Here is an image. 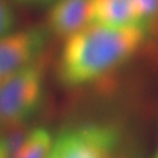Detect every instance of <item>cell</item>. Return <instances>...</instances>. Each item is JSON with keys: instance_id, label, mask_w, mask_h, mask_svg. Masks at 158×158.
Here are the masks:
<instances>
[{"instance_id": "6da1fadb", "label": "cell", "mask_w": 158, "mask_h": 158, "mask_svg": "<svg viewBox=\"0 0 158 158\" xmlns=\"http://www.w3.org/2000/svg\"><path fill=\"white\" fill-rule=\"evenodd\" d=\"M142 28L90 23L64 40L57 77L66 87H81L110 75L136 54L145 40Z\"/></svg>"}, {"instance_id": "7a4b0ae2", "label": "cell", "mask_w": 158, "mask_h": 158, "mask_svg": "<svg viewBox=\"0 0 158 158\" xmlns=\"http://www.w3.org/2000/svg\"><path fill=\"white\" fill-rule=\"evenodd\" d=\"M40 57L0 83V127H21L41 107L45 68Z\"/></svg>"}, {"instance_id": "3957f363", "label": "cell", "mask_w": 158, "mask_h": 158, "mask_svg": "<svg viewBox=\"0 0 158 158\" xmlns=\"http://www.w3.org/2000/svg\"><path fill=\"white\" fill-rule=\"evenodd\" d=\"M119 132L111 125L85 123L62 130L53 138L49 153L57 158H111Z\"/></svg>"}, {"instance_id": "277c9868", "label": "cell", "mask_w": 158, "mask_h": 158, "mask_svg": "<svg viewBox=\"0 0 158 158\" xmlns=\"http://www.w3.org/2000/svg\"><path fill=\"white\" fill-rule=\"evenodd\" d=\"M47 33L32 27L0 38V83L13 73L39 59L45 49Z\"/></svg>"}, {"instance_id": "5b68a950", "label": "cell", "mask_w": 158, "mask_h": 158, "mask_svg": "<svg viewBox=\"0 0 158 158\" xmlns=\"http://www.w3.org/2000/svg\"><path fill=\"white\" fill-rule=\"evenodd\" d=\"M90 18L91 0H55L47 25L54 35L66 40L90 25Z\"/></svg>"}, {"instance_id": "8992f818", "label": "cell", "mask_w": 158, "mask_h": 158, "mask_svg": "<svg viewBox=\"0 0 158 158\" xmlns=\"http://www.w3.org/2000/svg\"><path fill=\"white\" fill-rule=\"evenodd\" d=\"M90 23L145 31L135 0H91Z\"/></svg>"}, {"instance_id": "52a82bcc", "label": "cell", "mask_w": 158, "mask_h": 158, "mask_svg": "<svg viewBox=\"0 0 158 158\" xmlns=\"http://www.w3.org/2000/svg\"><path fill=\"white\" fill-rule=\"evenodd\" d=\"M53 138L51 132L45 128L29 130L23 144L12 158H47Z\"/></svg>"}, {"instance_id": "ba28073f", "label": "cell", "mask_w": 158, "mask_h": 158, "mask_svg": "<svg viewBox=\"0 0 158 158\" xmlns=\"http://www.w3.org/2000/svg\"><path fill=\"white\" fill-rule=\"evenodd\" d=\"M145 31L158 23V0H135Z\"/></svg>"}, {"instance_id": "9c48e42d", "label": "cell", "mask_w": 158, "mask_h": 158, "mask_svg": "<svg viewBox=\"0 0 158 158\" xmlns=\"http://www.w3.org/2000/svg\"><path fill=\"white\" fill-rule=\"evenodd\" d=\"M15 13L8 0H0V38L13 32Z\"/></svg>"}, {"instance_id": "30bf717a", "label": "cell", "mask_w": 158, "mask_h": 158, "mask_svg": "<svg viewBox=\"0 0 158 158\" xmlns=\"http://www.w3.org/2000/svg\"><path fill=\"white\" fill-rule=\"evenodd\" d=\"M14 1L25 4V5H41V4H48V2L55 1V0H14Z\"/></svg>"}, {"instance_id": "8fae6325", "label": "cell", "mask_w": 158, "mask_h": 158, "mask_svg": "<svg viewBox=\"0 0 158 158\" xmlns=\"http://www.w3.org/2000/svg\"><path fill=\"white\" fill-rule=\"evenodd\" d=\"M0 158H10L8 157V153H7V150H6L2 137H0Z\"/></svg>"}, {"instance_id": "7c38bea8", "label": "cell", "mask_w": 158, "mask_h": 158, "mask_svg": "<svg viewBox=\"0 0 158 158\" xmlns=\"http://www.w3.org/2000/svg\"><path fill=\"white\" fill-rule=\"evenodd\" d=\"M111 158H128V157H121V156H117V153H115Z\"/></svg>"}, {"instance_id": "4fadbf2b", "label": "cell", "mask_w": 158, "mask_h": 158, "mask_svg": "<svg viewBox=\"0 0 158 158\" xmlns=\"http://www.w3.org/2000/svg\"><path fill=\"white\" fill-rule=\"evenodd\" d=\"M47 158H57V157L53 156V155H51V153H48V157H47Z\"/></svg>"}, {"instance_id": "5bb4252c", "label": "cell", "mask_w": 158, "mask_h": 158, "mask_svg": "<svg viewBox=\"0 0 158 158\" xmlns=\"http://www.w3.org/2000/svg\"><path fill=\"white\" fill-rule=\"evenodd\" d=\"M156 158H158V155H157V156H156Z\"/></svg>"}]
</instances>
